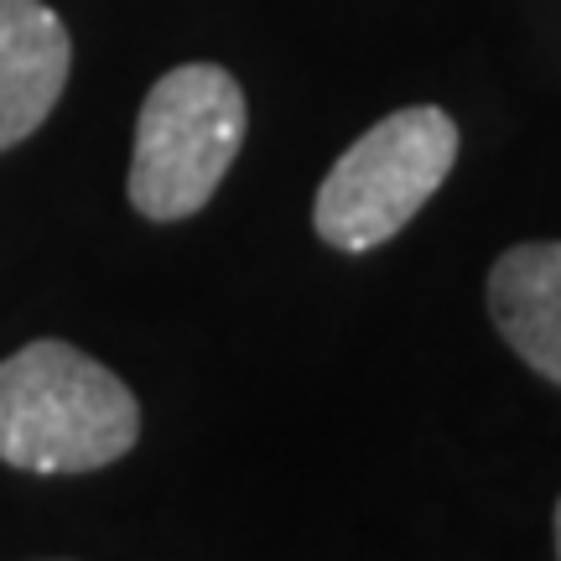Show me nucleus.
<instances>
[{
  "label": "nucleus",
  "mask_w": 561,
  "mask_h": 561,
  "mask_svg": "<svg viewBox=\"0 0 561 561\" xmlns=\"http://www.w3.org/2000/svg\"><path fill=\"white\" fill-rule=\"evenodd\" d=\"M140 437L130 385L83 348L37 339L0 359V462L21 473H94Z\"/></svg>",
  "instance_id": "obj_1"
},
{
  "label": "nucleus",
  "mask_w": 561,
  "mask_h": 561,
  "mask_svg": "<svg viewBox=\"0 0 561 561\" xmlns=\"http://www.w3.org/2000/svg\"><path fill=\"white\" fill-rule=\"evenodd\" d=\"M244 89L219 62H182L151 83L136 115L130 203L157 224L198 214L244 146Z\"/></svg>",
  "instance_id": "obj_2"
},
{
  "label": "nucleus",
  "mask_w": 561,
  "mask_h": 561,
  "mask_svg": "<svg viewBox=\"0 0 561 561\" xmlns=\"http://www.w3.org/2000/svg\"><path fill=\"white\" fill-rule=\"evenodd\" d=\"M458 121L437 104H405L385 115L343 151L312 203V229L333 250H375L396 240L437 198L458 161Z\"/></svg>",
  "instance_id": "obj_3"
},
{
  "label": "nucleus",
  "mask_w": 561,
  "mask_h": 561,
  "mask_svg": "<svg viewBox=\"0 0 561 561\" xmlns=\"http://www.w3.org/2000/svg\"><path fill=\"white\" fill-rule=\"evenodd\" d=\"M73 42L53 5L0 0V151L32 136L68 89Z\"/></svg>",
  "instance_id": "obj_4"
},
{
  "label": "nucleus",
  "mask_w": 561,
  "mask_h": 561,
  "mask_svg": "<svg viewBox=\"0 0 561 561\" xmlns=\"http://www.w3.org/2000/svg\"><path fill=\"white\" fill-rule=\"evenodd\" d=\"M489 318L520 364L561 385V240L504 250L489 271Z\"/></svg>",
  "instance_id": "obj_5"
},
{
  "label": "nucleus",
  "mask_w": 561,
  "mask_h": 561,
  "mask_svg": "<svg viewBox=\"0 0 561 561\" xmlns=\"http://www.w3.org/2000/svg\"><path fill=\"white\" fill-rule=\"evenodd\" d=\"M557 561H561V500H557Z\"/></svg>",
  "instance_id": "obj_6"
}]
</instances>
